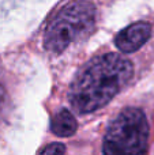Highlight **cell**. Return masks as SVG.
Instances as JSON below:
<instances>
[{
    "label": "cell",
    "mask_w": 154,
    "mask_h": 155,
    "mask_svg": "<svg viewBox=\"0 0 154 155\" xmlns=\"http://www.w3.org/2000/svg\"><path fill=\"white\" fill-rule=\"evenodd\" d=\"M130 60L116 53L94 57L76 75L70 88V102L79 113L105 106L132 76Z\"/></svg>",
    "instance_id": "obj_1"
},
{
    "label": "cell",
    "mask_w": 154,
    "mask_h": 155,
    "mask_svg": "<svg viewBox=\"0 0 154 155\" xmlns=\"http://www.w3.org/2000/svg\"><path fill=\"white\" fill-rule=\"evenodd\" d=\"M149 124L138 107H126L111 123L104 137L105 154H143L147 150Z\"/></svg>",
    "instance_id": "obj_3"
},
{
    "label": "cell",
    "mask_w": 154,
    "mask_h": 155,
    "mask_svg": "<svg viewBox=\"0 0 154 155\" xmlns=\"http://www.w3.org/2000/svg\"><path fill=\"white\" fill-rule=\"evenodd\" d=\"M41 154H63L65 153V147L60 143H51L46 147L41 148L40 150Z\"/></svg>",
    "instance_id": "obj_6"
},
{
    "label": "cell",
    "mask_w": 154,
    "mask_h": 155,
    "mask_svg": "<svg viewBox=\"0 0 154 155\" xmlns=\"http://www.w3.org/2000/svg\"><path fill=\"white\" fill-rule=\"evenodd\" d=\"M95 7L87 0H75L63 5L49 21L44 31V46L52 53H62L93 30Z\"/></svg>",
    "instance_id": "obj_2"
},
{
    "label": "cell",
    "mask_w": 154,
    "mask_h": 155,
    "mask_svg": "<svg viewBox=\"0 0 154 155\" xmlns=\"http://www.w3.org/2000/svg\"><path fill=\"white\" fill-rule=\"evenodd\" d=\"M78 124H76L75 117L72 113L67 109H60L55 116L52 117L51 121V129L55 135L60 137H67L75 134Z\"/></svg>",
    "instance_id": "obj_5"
},
{
    "label": "cell",
    "mask_w": 154,
    "mask_h": 155,
    "mask_svg": "<svg viewBox=\"0 0 154 155\" xmlns=\"http://www.w3.org/2000/svg\"><path fill=\"white\" fill-rule=\"evenodd\" d=\"M4 101H5V90H4V87L0 84V109H2Z\"/></svg>",
    "instance_id": "obj_7"
},
{
    "label": "cell",
    "mask_w": 154,
    "mask_h": 155,
    "mask_svg": "<svg viewBox=\"0 0 154 155\" xmlns=\"http://www.w3.org/2000/svg\"><path fill=\"white\" fill-rule=\"evenodd\" d=\"M152 34V26L147 22H135L123 29L115 38L116 46L124 53L138 51L146 44Z\"/></svg>",
    "instance_id": "obj_4"
}]
</instances>
